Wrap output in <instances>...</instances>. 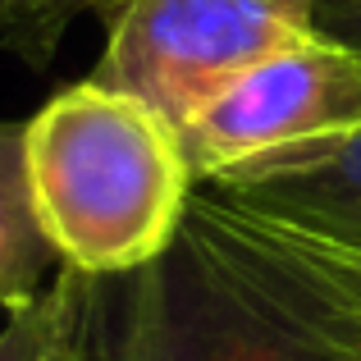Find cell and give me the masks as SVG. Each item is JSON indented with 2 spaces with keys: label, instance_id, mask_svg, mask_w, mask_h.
Here are the masks:
<instances>
[{
  "label": "cell",
  "instance_id": "obj_5",
  "mask_svg": "<svg viewBox=\"0 0 361 361\" xmlns=\"http://www.w3.org/2000/svg\"><path fill=\"white\" fill-rule=\"evenodd\" d=\"M211 188L361 256V133L261 156L211 178Z\"/></svg>",
  "mask_w": 361,
  "mask_h": 361
},
{
  "label": "cell",
  "instance_id": "obj_9",
  "mask_svg": "<svg viewBox=\"0 0 361 361\" xmlns=\"http://www.w3.org/2000/svg\"><path fill=\"white\" fill-rule=\"evenodd\" d=\"M316 27L329 42L361 51V0H316Z\"/></svg>",
  "mask_w": 361,
  "mask_h": 361
},
{
  "label": "cell",
  "instance_id": "obj_7",
  "mask_svg": "<svg viewBox=\"0 0 361 361\" xmlns=\"http://www.w3.org/2000/svg\"><path fill=\"white\" fill-rule=\"evenodd\" d=\"M92 307L97 279L60 270L37 302L9 311L0 329V361H97Z\"/></svg>",
  "mask_w": 361,
  "mask_h": 361
},
{
  "label": "cell",
  "instance_id": "obj_1",
  "mask_svg": "<svg viewBox=\"0 0 361 361\" xmlns=\"http://www.w3.org/2000/svg\"><path fill=\"white\" fill-rule=\"evenodd\" d=\"M23 165L55 261L82 279H123L165 256L197 192L174 123L97 78L23 123Z\"/></svg>",
  "mask_w": 361,
  "mask_h": 361
},
{
  "label": "cell",
  "instance_id": "obj_10",
  "mask_svg": "<svg viewBox=\"0 0 361 361\" xmlns=\"http://www.w3.org/2000/svg\"><path fill=\"white\" fill-rule=\"evenodd\" d=\"M106 5H115V0H106ZM106 5H101V9H106Z\"/></svg>",
  "mask_w": 361,
  "mask_h": 361
},
{
  "label": "cell",
  "instance_id": "obj_6",
  "mask_svg": "<svg viewBox=\"0 0 361 361\" xmlns=\"http://www.w3.org/2000/svg\"><path fill=\"white\" fill-rule=\"evenodd\" d=\"M55 252L32 211L23 165V123H0V307L18 311L46 293Z\"/></svg>",
  "mask_w": 361,
  "mask_h": 361
},
{
  "label": "cell",
  "instance_id": "obj_2",
  "mask_svg": "<svg viewBox=\"0 0 361 361\" xmlns=\"http://www.w3.org/2000/svg\"><path fill=\"white\" fill-rule=\"evenodd\" d=\"M92 78L137 97L178 133L229 82L320 37L316 0H115Z\"/></svg>",
  "mask_w": 361,
  "mask_h": 361
},
{
  "label": "cell",
  "instance_id": "obj_4",
  "mask_svg": "<svg viewBox=\"0 0 361 361\" xmlns=\"http://www.w3.org/2000/svg\"><path fill=\"white\" fill-rule=\"evenodd\" d=\"M353 133H361V51L311 37L229 82L178 137L197 183H211L261 156Z\"/></svg>",
  "mask_w": 361,
  "mask_h": 361
},
{
  "label": "cell",
  "instance_id": "obj_8",
  "mask_svg": "<svg viewBox=\"0 0 361 361\" xmlns=\"http://www.w3.org/2000/svg\"><path fill=\"white\" fill-rule=\"evenodd\" d=\"M101 5L106 0H0V46L32 69H46L73 18L87 9L101 14Z\"/></svg>",
  "mask_w": 361,
  "mask_h": 361
},
{
  "label": "cell",
  "instance_id": "obj_3",
  "mask_svg": "<svg viewBox=\"0 0 361 361\" xmlns=\"http://www.w3.org/2000/svg\"><path fill=\"white\" fill-rule=\"evenodd\" d=\"M110 283L97 279L92 307L97 361H334L265 316L183 229L165 256Z\"/></svg>",
  "mask_w": 361,
  "mask_h": 361
}]
</instances>
